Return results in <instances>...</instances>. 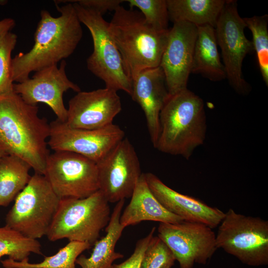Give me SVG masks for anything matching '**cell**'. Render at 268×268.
I'll return each instance as SVG.
<instances>
[{
    "label": "cell",
    "instance_id": "d4e9b609",
    "mask_svg": "<svg viewBox=\"0 0 268 268\" xmlns=\"http://www.w3.org/2000/svg\"><path fill=\"white\" fill-rule=\"evenodd\" d=\"M32 253L43 255L37 240L27 238L6 225L0 227V261L4 256L16 261H23L29 260Z\"/></svg>",
    "mask_w": 268,
    "mask_h": 268
},
{
    "label": "cell",
    "instance_id": "5bb4252c",
    "mask_svg": "<svg viewBox=\"0 0 268 268\" xmlns=\"http://www.w3.org/2000/svg\"><path fill=\"white\" fill-rule=\"evenodd\" d=\"M66 66L64 60L59 67L54 65L38 70L31 78L13 83V90L29 104H47L57 119L66 122L67 111L64 103L63 95L69 89L77 92L81 91L79 87L67 77Z\"/></svg>",
    "mask_w": 268,
    "mask_h": 268
},
{
    "label": "cell",
    "instance_id": "484cf974",
    "mask_svg": "<svg viewBox=\"0 0 268 268\" xmlns=\"http://www.w3.org/2000/svg\"><path fill=\"white\" fill-rule=\"evenodd\" d=\"M246 27L252 33V41L263 79L268 86V15L244 17Z\"/></svg>",
    "mask_w": 268,
    "mask_h": 268
},
{
    "label": "cell",
    "instance_id": "2e32d148",
    "mask_svg": "<svg viewBox=\"0 0 268 268\" xmlns=\"http://www.w3.org/2000/svg\"><path fill=\"white\" fill-rule=\"evenodd\" d=\"M122 110L117 91L108 88L79 91L68 101L66 123L81 129H97L113 124Z\"/></svg>",
    "mask_w": 268,
    "mask_h": 268
},
{
    "label": "cell",
    "instance_id": "cb8c5ba5",
    "mask_svg": "<svg viewBox=\"0 0 268 268\" xmlns=\"http://www.w3.org/2000/svg\"><path fill=\"white\" fill-rule=\"evenodd\" d=\"M91 245L86 242L69 241L55 254L45 257L38 263H31L29 260L16 261L10 259L1 260L4 268H76L77 258Z\"/></svg>",
    "mask_w": 268,
    "mask_h": 268
},
{
    "label": "cell",
    "instance_id": "9c48e42d",
    "mask_svg": "<svg viewBox=\"0 0 268 268\" xmlns=\"http://www.w3.org/2000/svg\"><path fill=\"white\" fill-rule=\"evenodd\" d=\"M246 28L243 18L239 14L236 0H226L214 28L218 46L230 86L239 94L246 95L251 87L242 72L246 56L254 51L252 42L245 36Z\"/></svg>",
    "mask_w": 268,
    "mask_h": 268
},
{
    "label": "cell",
    "instance_id": "30bf717a",
    "mask_svg": "<svg viewBox=\"0 0 268 268\" xmlns=\"http://www.w3.org/2000/svg\"><path fill=\"white\" fill-rule=\"evenodd\" d=\"M43 175L61 199L85 198L99 190L96 163L74 152L49 154Z\"/></svg>",
    "mask_w": 268,
    "mask_h": 268
},
{
    "label": "cell",
    "instance_id": "4316f807",
    "mask_svg": "<svg viewBox=\"0 0 268 268\" xmlns=\"http://www.w3.org/2000/svg\"><path fill=\"white\" fill-rule=\"evenodd\" d=\"M131 9L140 10L146 22L159 32L169 30V19L167 0H127Z\"/></svg>",
    "mask_w": 268,
    "mask_h": 268
},
{
    "label": "cell",
    "instance_id": "52a82bcc",
    "mask_svg": "<svg viewBox=\"0 0 268 268\" xmlns=\"http://www.w3.org/2000/svg\"><path fill=\"white\" fill-rule=\"evenodd\" d=\"M71 2L79 21L87 27L93 40V50L87 59V68L104 82L105 87L117 91L123 90L131 96L133 80L110 34L109 22L95 10Z\"/></svg>",
    "mask_w": 268,
    "mask_h": 268
},
{
    "label": "cell",
    "instance_id": "7a4b0ae2",
    "mask_svg": "<svg viewBox=\"0 0 268 268\" xmlns=\"http://www.w3.org/2000/svg\"><path fill=\"white\" fill-rule=\"evenodd\" d=\"M36 105L26 103L13 91L0 95V145L7 154L28 163L44 175L49 152L50 123Z\"/></svg>",
    "mask_w": 268,
    "mask_h": 268
},
{
    "label": "cell",
    "instance_id": "277c9868",
    "mask_svg": "<svg viewBox=\"0 0 268 268\" xmlns=\"http://www.w3.org/2000/svg\"><path fill=\"white\" fill-rule=\"evenodd\" d=\"M108 30L132 80L141 71L160 66L169 29L157 31L139 11L121 5L114 11Z\"/></svg>",
    "mask_w": 268,
    "mask_h": 268
},
{
    "label": "cell",
    "instance_id": "83f0119b",
    "mask_svg": "<svg viewBox=\"0 0 268 268\" xmlns=\"http://www.w3.org/2000/svg\"><path fill=\"white\" fill-rule=\"evenodd\" d=\"M175 261L165 243L158 236H153L143 254L141 268H171Z\"/></svg>",
    "mask_w": 268,
    "mask_h": 268
},
{
    "label": "cell",
    "instance_id": "d6a6232c",
    "mask_svg": "<svg viewBox=\"0 0 268 268\" xmlns=\"http://www.w3.org/2000/svg\"><path fill=\"white\" fill-rule=\"evenodd\" d=\"M6 153L3 149V148L1 147V146L0 145V159L1 158L5 155Z\"/></svg>",
    "mask_w": 268,
    "mask_h": 268
},
{
    "label": "cell",
    "instance_id": "4dcf8cb0",
    "mask_svg": "<svg viewBox=\"0 0 268 268\" xmlns=\"http://www.w3.org/2000/svg\"><path fill=\"white\" fill-rule=\"evenodd\" d=\"M75 2L81 6L91 9L103 15L108 11H115L125 0H66Z\"/></svg>",
    "mask_w": 268,
    "mask_h": 268
},
{
    "label": "cell",
    "instance_id": "603a6c76",
    "mask_svg": "<svg viewBox=\"0 0 268 268\" xmlns=\"http://www.w3.org/2000/svg\"><path fill=\"white\" fill-rule=\"evenodd\" d=\"M30 165L20 158L5 154L0 159V206L14 201L28 183Z\"/></svg>",
    "mask_w": 268,
    "mask_h": 268
},
{
    "label": "cell",
    "instance_id": "ba28073f",
    "mask_svg": "<svg viewBox=\"0 0 268 268\" xmlns=\"http://www.w3.org/2000/svg\"><path fill=\"white\" fill-rule=\"evenodd\" d=\"M217 249L252 267L268 265V221L229 208L216 234Z\"/></svg>",
    "mask_w": 268,
    "mask_h": 268
},
{
    "label": "cell",
    "instance_id": "8fae6325",
    "mask_svg": "<svg viewBox=\"0 0 268 268\" xmlns=\"http://www.w3.org/2000/svg\"><path fill=\"white\" fill-rule=\"evenodd\" d=\"M211 228L198 222L183 220L160 223L158 236L173 253L180 268L205 265L217 249L216 234Z\"/></svg>",
    "mask_w": 268,
    "mask_h": 268
},
{
    "label": "cell",
    "instance_id": "6da1fadb",
    "mask_svg": "<svg viewBox=\"0 0 268 268\" xmlns=\"http://www.w3.org/2000/svg\"><path fill=\"white\" fill-rule=\"evenodd\" d=\"M56 6L61 13L58 17L47 10L41 11L31 49L12 58L13 82H21L33 71L57 65L74 52L81 40L83 30L73 3Z\"/></svg>",
    "mask_w": 268,
    "mask_h": 268
},
{
    "label": "cell",
    "instance_id": "44dd1931",
    "mask_svg": "<svg viewBox=\"0 0 268 268\" xmlns=\"http://www.w3.org/2000/svg\"><path fill=\"white\" fill-rule=\"evenodd\" d=\"M125 200L117 202L107 225L106 235L94 244V248L89 257L80 255L75 264L81 268H110L113 262L124 257L115 251V247L124 229L120 223V216Z\"/></svg>",
    "mask_w": 268,
    "mask_h": 268
},
{
    "label": "cell",
    "instance_id": "d6986e66",
    "mask_svg": "<svg viewBox=\"0 0 268 268\" xmlns=\"http://www.w3.org/2000/svg\"><path fill=\"white\" fill-rule=\"evenodd\" d=\"M168 211L150 190L144 173L139 177L131 197V201L120 216V223L126 228L143 221L175 223L183 221Z\"/></svg>",
    "mask_w": 268,
    "mask_h": 268
},
{
    "label": "cell",
    "instance_id": "8992f818",
    "mask_svg": "<svg viewBox=\"0 0 268 268\" xmlns=\"http://www.w3.org/2000/svg\"><path fill=\"white\" fill-rule=\"evenodd\" d=\"M60 200L45 176L35 173L14 200L5 225L29 238L46 236Z\"/></svg>",
    "mask_w": 268,
    "mask_h": 268
},
{
    "label": "cell",
    "instance_id": "ffe728a7",
    "mask_svg": "<svg viewBox=\"0 0 268 268\" xmlns=\"http://www.w3.org/2000/svg\"><path fill=\"white\" fill-rule=\"evenodd\" d=\"M191 73L200 74L213 82L226 79L218 50L215 29L209 25L197 27Z\"/></svg>",
    "mask_w": 268,
    "mask_h": 268
},
{
    "label": "cell",
    "instance_id": "e0dca14e",
    "mask_svg": "<svg viewBox=\"0 0 268 268\" xmlns=\"http://www.w3.org/2000/svg\"><path fill=\"white\" fill-rule=\"evenodd\" d=\"M144 176L150 190L159 202L184 220L201 223L213 229L218 227L224 218L225 212L220 209L175 191L155 175L147 173Z\"/></svg>",
    "mask_w": 268,
    "mask_h": 268
},
{
    "label": "cell",
    "instance_id": "9a60e30c",
    "mask_svg": "<svg viewBox=\"0 0 268 268\" xmlns=\"http://www.w3.org/2000/svg\"><path fill=\"white\" fill-rule=\"evenodd\" d=\"M197 26L176 22L169 29L160 67L165 75L169 94L187 88L197 36Z\"/></svg>",
    "mask_w": 268,
    "mask_h": 268
},
{
    "label": "cell",
    "instance_id": "ac0fdd59",
    "mask_svg": "<svg viewBox=\"0 0 268 268\" xmlns=\"http://www.w3.org/2000/svg\"><path fill=\"white\" fill-rule=\"evenodd\" d=\"M168 95L165 75L160 66L145 69L133 79L131 96L143 111L154 147L160 133V113Z\"/></svg>",
    "mask_w": 268,
    "mask_h": 268
},
{
    "label": "cell",
    "instance_id": "f546056e",
    "mask_svg": "<svg viewBox=\"0 0 268 268\" xmlns=\"http://www.w3.org/2000/svg\"><path fill=\"white\" fill-rule=\"evenodd\" d=\"M156 228L153 227L149 233L136 243L132 255L126 260L119 264H113L110 268H141L142 259L148 244L154 236Z\"/></svg>",
    "mask_w": 268,
    "mask_h": 268
},
{
    "label": "cell",
    "instance_id": "5b68a950",
    "mask_svg": "<svg viewBox=\"0 0 268 268\" xmlns=\"http://www.w3.org/2000/svg\"><path fill=\"white\" fill-rule=\"evenodd\" d=\"M109 203L99 190L85 198L61 199L46 235L48 239H67L93 245L110 220Z\"/></svg>",
    "mask_w": 268,
    "mask_h": 268
},
{
    "label": "cell",
    "instance_id": "7c38bea8",
    "mask_svg": "<svg viewBox=\"0 0 268 268\" xmlns=\"http://www.w3.org/2000/svg\"><path fill=\"white\" fill-rule=\"evenodd\" d=\"M96 164L99 190L109 202L131 198L142 173L138 156L128 138L118 142Z\"/></svg>",
    "mask_w": 268,
    "mask_h": 268
},
{
    "label": "cell",
    "instance_id": "4fadbf2b",
    "mask_svg": "<svg viewBox=\"0 0 268 268\" xmlns=\"http://www.w3.org/2000/svg\"><path fill=\"white\" fill-rule=\"evenodd\" d=\"M48 145L55 151L74 152L97 163L125 137L113 123L97 129L72 128L58 119L50 123Z\"/></svg>",
    "mask_w": 268,
    "mask_h": 268
},
{
    "label": "cell",
    "instance_id": "1f68e13d",
    "mask_svg": "<svg viewBox=\"0 0 268 268\" xmlns=\"http://www.w3.org/2000/svg\"><path fill=\"white\" fill-rule=\"evenodd\" d=\"M15 22L11 18H5L0 21V39L5 36L15 26Z\"/></svg>",
    "mask_w": 268,
    "mask_h": 268
},
{
    "label": "cell",
    "instance_id": "f1b7e54d",
    "mask_svg": "<svg viewBox=\"0 0 268 268\" xmlns=\"http://www.w3.org/2000/svg\"><path fill=\"white\" fill-rule=\"evenodd\" d=\"M17 39V35L11 32L0 39V95L13 91L11 53Z\"/></svg>",
    "mask_w": 268,
    "mask_h": 268
},
{
    "label": "cell",
    "instance_id": "7402d4cb",
    "mask_svg": "<svg viewBox=\"0 0 268 268\" xmlns=\"http://www.w3.org/2000/svg\"><path fill=\"white\" fill-rule=\"evenodd\" d=\"M226 0H167L169 19L215 28Z\"/></svg>",
    "mask_w": 268,
    "mask_h": 268
},
{
    "label": "cell",
    "instance_id": "3957f363",
    "mask_svg": "<svg viewBox=\"0 0 268 268\" xmlns=\"http://www.w3.org/2000/svg\"><path fill=\"white\" fill-rule=\"evenodd\" d=\"M159 151L189 159L203 144L206 118L203 100L187 88L169 94L159 115Z\"/></svg>",
    "mask_w": 268,
    "mask_h": 268
}]
</instances>
